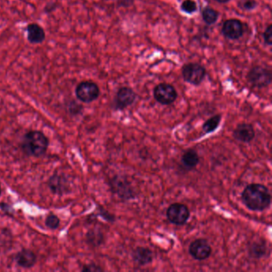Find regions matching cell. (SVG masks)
Wrapping results in <instances>:
<instances>
[{"label": "cell", "mask_w": 272, "mask_h": 272, "mask_svg": "<svg viewBox=\"0 0 272 272\" xmlns=\"http://www.w3.org/2000/svg\"><path fill=\"white\" fill-rule=\"evenodd\" d=\"M242 200L250 210L261 212L270 206L272 196L266 186L252 184L246 186L242 192Z\"/></svg>", "instance_id": "6da1fadb"}, {"label": "cell", "mask_w": 272, "mask_h": 272, "mask_svg": "<svg viewBox=\"0 0 272 272\" xmlns=\"http://www.w3.org/2000/svg\"><path fill=\"white\" fill-rule=\"evenodd\" d=\"M49 142L42 132L32 131L26 134L22 142V148L28 155L40 156L48 150Z\"/></svg>", "instance_id": "7a4b0ae2"}, {"label": "cell", "mask_w": 272, "mask_h": 272, "mask_svg": "<svg viewBox=\"0 0 272 272\" xmlns=\"http://www.w3.org/2000/svg\"><path fill=\"white\" fill-rule=\"evenodd\" d=\"M246 78L253 86L264 88L272 83V70L260 66H256L250 70Z\"/></svg>", "instance_id": "3957f363"}, {"label": "cell", "mask_w": 272, "mask_h": 272, "mask_svg": "<svg viewBox=\"0 0 272 272\" xmlns=\"http://www.w3.org/2000/svg\"><path fill=\"white\" fill-rule=\"evenodd\" d=\"M75 94L79 101L90 103L98 98L100 89L98 86L94 82L83 81L76 87Z\"/></svg>", "instance_id": "277c9868"}, {"label": "cell", "mask_w": 272, "mask_h": 272, "mask_svg": "<svg viewBox=\"0 0 272 272\" xmlns=\"http://www.w3.org/2000/svg\"><path fill=\"white\" fill-rule=\"evenodd\" d=\"M182 77L184 80L192 85L199 86L206 76V70L203 66L195 62L186 64L182 68Z\"/></svg>", "instance_id": "5b68a950"}, {"label": "cell", "mask_w": 272, "mask_h": 272, "mask_svg": "<svg viewBox=\"0 0 272 272\" xmlns=\"http://www.w3.org/2000/svg\"><path fill=\"white\" fill-rule=\"evenodd\" d=\"M170 223L178 226L186 224L190 219V212L187 206L182 204H172L168 207L166 213Z\"/></svg>", "instance_id": "8992f818"}, {"label": "cell", "mask_w": 272, "mask_h": 272, "mask_svg": "<svg viewBox=\"0 0 272 272\" xmlns=\"http://www.w3.org/2000/svg\"><path fill=\"white\" fill-rule=\"evenodd\" d=\"M154 98L162 104H170L176 101L178 93L172 86L168 83H160L154 89Z\"/></svg>", "instance_id": "52a82bcc"}, {"label": "cell", "mask_w": 272, "mask_h": 272, "mask_svg": "<svg viewBox=\"0 0 272 272\" xmlns=\"http://www.w3.org/2000/svg\"><path fill=\"white\" fill-rule=\"evenodd\" d=\"M188 252L196 260H204L211 254V246L204 238H198L190 244Z\"/></svg>", "instance_id": "ba28073f"}, {"label": "cell", "mask_w": 272, "mask_h": 272, "mask_svg": "<svg viewBox=\"0 0 272 272\" xmlns=\"http://www.w3.org/2000/svg\"><path fill=\"white\" fill-rule=\"evenodd\" d=\"M136 94L134 90L130 87H122L116 92L114 99V107L116 110H122L134 102Z\"/></svg>", "instance_id": "9c48e42d"}, {"label": "cell", "mask_w": 272, "mask_h": 272, "mask_svg": "<svg viewBox=\"0 0 272 272\" xmlns=\"http://www.w3.org/2000/svg\"><path fill=\"white\" fill-rule=\"evenodd\" d=\"M244 24L236 18H231L224 22L222 34L228 40H237L244 34Z\"/></svg>", "instance_id": "30bf717a"}, {"label": "cell", "mask_w": 272, "mask_h": 272, "mask_svg": "<svg viewBox=\"0 0 272 272\" xmlns=\"http://www.w3.org/2000/svg\"><path fill=\"white\" fill-rule=\"evenodd\" d=\"M112 190L114 194H118V196L124 200H130L134 198V192L131 188L130 182H126V180H120V178H116L112 183Z\"/></svg>", "instance_id": "8fae6325"}, {"label": "cell", "mask_w": 272, "mask_h": 272, "mask_svg": "<svg viewBox=\"0 0 272 272\" xmlns=\"http://www.w3.org/2000/svg\"><path fill=\"white\" fill-rule=\"evenodd\" d=\"M26 38L32 44H42L46 40V32L40 24H28L26 28Z\"/></svg>", "instance_id": "7c38bea8"}, {"label": "cell", "mask_w": 272, "mask_h": 272, "mask_svg": "<svg viewBox=\"0 0 272 272\" xmlns=\"http://www.w3.org/2000/svg\"><path fill=\"white\" fill-rule=\"evenodd\" d=\"M256 136L254 127L250 124L242 123L238 124L234 132H233V136L236 140L240 142L248 143L254 139Z\"/></svg>", "instance_id": "4fadbf2b"}, {"label": "cell", "mask_w": 272, "mask_h": 272, "mask_svg": "<svg viewBox=\"0 0 272 272\" xmlns=\"http://www.w3.org/2000/svg\"><path fill=\"white\" fill-rule=\"evenodd\" d=\"M134 260L140 266H144V265L148 264L152 261V250L147 248H143V246H138L134 250L132 254Z\"/></svg>", "instance_id": "5bb4252c"}, {"label": "cell", "mask_w": 272, "mask_h": 272, "mask_svg": "<svg viewBox=\"0 0 272 272\" xmlns=\"http://www.w3.org/2000/svg\"><path fill=\"white\" fill-rule=\"evenodd\" d=\"M16 262L24 268H30L36 262V256L30 250H22L16 256Z\"/></svg>", "instance_id": "9a60e30c"}, {"label": "cell", "mask_w": 272, "mask_h": 272, "mask_svg": "<svg viewBox=\"0 0 272 272\" xmlns=\"http://www.w3.org/2000/svg\"><path fill=\"white\" fill-rule=\"evenodd\" d=\"M200 162L199 155L195 150H188L183 154L182 163L184 168L191 170L198 166Z\"/></svg>", "instance_id": "2e32d148"}, {"label": "cell", "mask_w": 272, "mask_h": 272, "mask_svg": "<svg viewBox=\"0 0 272 272\" xmlns=\"http://www.w3.org/2000/svg\"><path fill=\"white\" fill-rule=\"evenodd\" d=\"M65 180L60 176H53L50 180L49 186L54 194H62L66 188Z\"/></svg>", "instance_id": "e0dca14e"}, {"label": "cell", "mask_w": 272, "mask_h": 272, "mask_svg": "<svg viewBox=\"0 0 272 272\" xmlns=\"http://www.w3.org/2000/svg\"><path fill=\"white\" fill-rule=\"evenodd\" d=\"M221 116L220 115H215L212 116L208 120H206L203 124V130L206 134H211L216 130L217 128L219 127L220 123Z\"/></svg>", "instance_id": "ac0fdd59"}, {"label": "cell", "mask_w": 272, "mask_h": 272, "mask_svg": "<svg viewBox=\"0 0 272 272\" xmlns=\"http://www.w3.org/2000/svg\"><path fill=\"white\" fill-rule=\"evenodd\" d=\"M218 17H219V12L216 10L215 9L209 8V6L205 8L202 10V18H203L204 22L208 25L215 24L216 20H218Z\"/></svg>", "instance_id": "d6986e66"}, {"label": "cell", "mask_w": 272, "mask_h": 272, "mask_svg": "<svg viewBox=\"0 0 272 272\" xmlns=\"http://www.w3.org/2000/svg\"><path fill=\"white\" fill-rule=\"evenodd\" d=\"M266 252V248L261 242L253 244L252 246L250 248V254L254 258H261L264 256Z\"/></svg>", "instance_id": "ffe728a7"}, {"label": "cell", "mask_w": 272, "mask_h": 272, "mask_svg": "<svg viewBox=\"0 0 272 272\" xmlns=\"http://www.w3.org/2000/svg\"><path fill=\"white\" fill-rule=\"evenodd\" d=\"M180 8L187 14H192L198 10V5L194 0H184L180 5Z\"/></svg>", "instance_id": "44dd1931"}, {"label": "cell", "mask_w": 272, "mask_h": 272, "mask_svg": "<svg viewBox=\"0 0 272 272\" xmlns=\"http://www.w3.org/2000/svg\"><path fill=\"white\" fill-rule=\"evenodd\" d=\"M60 219L54 214L48 216L46 219V225L52 229H56L60 226Z\"/></svg>", "instance_id": "7402d4cb"}, {"label": "cell", "mask_w": 272, "mask_h": 272, "mask_svg": "<svg viewBox=\"0 0 272 272\" xmlns=\"http://www.w3.org/2000/svg\"><path fill=\"white\" fill-rule=\"evenodd\" d=\"M240 8L245 10H252L257 6L256 0H240Z\"/></svg>", "instance_id": "603a6c76"}, {"label": "cell", "mask_w": 272, "mask_h": 272, "mask_svg": "<svg viewBox=\"0 0 272 272\" xmlns=\"http://www.w3.org/2000/svg\"><path fill=\"white\" fill-rule=\"evenodd\" d=\"M264 40L265 44L266 45H272V25L269 24L268 28H266V30L264 32Z\"/></svg>", "instance_id": "cb8c5ba5"}, {"label": "cell", "mask_w": 272, "mask_h": 272, "mask_svg": "<svg viewBox=\"0 0 272 272\" xmlns=\"http://www.w3.org/2000/svg\"><path fill=\"white\" fill-rule=\"evenodd\" d=\"M102 269L98 265L90 264L84 266L82 272H102Z\"/></svg>", "instance_id": "d4e9b609"}, {"label": "cell", "mask_w": 272, "mask_h": 272, "mask_svg": "<svg viewBox=\"0 0 272 272\" xmlns=\"http://www.w3.org/2000/svg\"><path fill=\"white\" fill-rule=\"evenodd\" d=\"M215 1L220 2V4H226V2H229L230 0H215Z\"/></svg>", "instance_id": "484cf974"}, {"label": "cell", "mask_w": 272, "mask_h": 272, "mask_svg": "<svg viewBox=\"0 0 272 272\" xmlns=\"http://www.w3.org/2000/svg\"><path fill=\"white\" fill-rule=\"evenodd\" d=\"M0 195H1V187H0Z\"/></svg>", "instance_id": "4316f807"}]
</instances>
